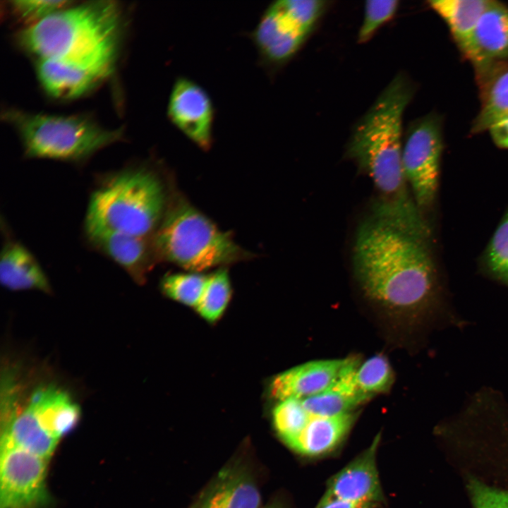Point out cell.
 Wrapping results in <instances>:
<instances>
[{
	"label": "cell",
	"mask_w": 508,
	"mask_h": 508,
	"mask_svg": "<svg viewBox=\"0 0 508 508\" xmlns=\"http://www.w3.org/2000/svg\"><path fill=\"white\" fill-rule=\"evenodd\" d=\"M425 226L408 197L382 199L358 224L352 249L355 277L365 296L392 310L418 314L430 306L435 269Z\"/></svg>",
	"instance_id": "obj_1"
},
{
	"label": "cell",
	"mask_w": 508,
	"mask_h": 508,
	"mask_svg": "<svg viewBox=\"0 0 508 508\" xmlns=\"http://www.w3.org/2000/svg\"><path fill=\"white\" fill-rule=\"evenodd\" d=\"M122 31L119 6L113 1L69 6L30 25L18 36L37 59H52L113 68Z\"/></svg>",
	"instance_id": "obj_2"
},
{
	"label": "cell",
	"mask_w": 508,
	"mask_h": 508,
	"mask_svg": "<svg viewBox=\"0 0 508 508\" xmlns=\"http://www.w3.org/2000/svg\"><path fill=\"white\" fill-rule=\"evenodd\" d=\"M414 90L398 73L355 126L346 150L376 188L387 198L406 195L402 169V120Z\"/></svg>",
	"instance_id": "obj_3"
},
{
	"label": "cell",
	"mask_w": 508,
	"mask_h": 508,
	"mask_svg": "<svg viewBox=\"0 0 508 508\" xmlns=\"http://www.w3.org/2000/svg\"><path fill=\"white\" fill-rule=\"evenodd\" d=\"M168 207L164 186L152 170L128 167L104 175L90 194L84 226L152 237Z\"/></svg>",
	"instance_id": "obj_4"
},
{
	"label": "cell",
	"mask_w": 508,
	"mask_h": 508,
	"mask_svg": "<svg viewBox=\"0 0 508 508\" xmlns=\"http://www.w3.org/2000/svg\"><path fill=\"white\" fill-rule=\"evenodd\" d=\"M157 258L194 272L234 263L250 254L182 198L168 205L152 236Z\"/></svg>",
	"instance_id": "obj_5"
},
{
	"label": "cell",
	"mask_w": 508,
	"mask_h": 508,
	"mask_svg": "<svg viewBox=\"0 0 508 508\" xmlns=\"http://www.w3.org/2000/svg\"><path fill=\"white\" fill-rule=\"evenodd\" d=\"M5 119L17 131L28 158L80 163L123 137L122 130L105 128L85 115L10 109Z\"/></svg>",
	"instance_id": "obj_6"
},
{
	"label": "cell",
	"mask_w": 508,
	"mask_h": 508,
	"mask_svg": "<svg viewBox=\"0 0 508 508\" xmlns=\"http://www.w3.org/2000/svg\"><path fill=\"white\" fill-rule=\"evenodd\" d=\"M442 151V123L438 116L430 114L409 125L402 149V169L421 207L429 206L435 198Z\"/></svg>",
	"instance_id": "obj_7"
},
{
	"label": "cell",
	"mask_w": 508,
	"mask_h": 508,
	"mask_svg": "<svg viewBox=\"0 0 508 508\" xmlns=\"http://www.w3.org/2000/svg\"><path fill=\"white\" fill-rule=\"evenodd\" d=\"M47 461L1 438L0 508H40L49 501Z\"/></svg>",
	"instance_id": "obj_8"
},
{
	"label": "cell",
	"mask_w": 508,
	"mask_h": 508,
	"mask_svg": "<svg viewBox=\"0 0 508 508\" xmlns=\"http://www.w3.org/2000/svg\"><path fill=\"white\" fill-rule=\"evenodd\" d=\"M167 115L171 123L198 147L210 148L214 108L200 85L187 77L177 78L170 92Z\"/></svg>",
	"instance_id": "obj_9"
},
{
	"label": "cell",
	"mask_w": 508,
	"mask_h": 508,
	"mask_svg": "<svg viewBox=\"0 0 508 508\" xmlns=\"http://www.w3.org/2000/svg\"><path fill=\"white\" fill-rule=\"evenodd\" d=\"M380 442L377 435L372 444L327 482L318 503L341 500L379 506L385 500L376 464Z\"/></svg>",
	"instance_id": "obj_10"
},
{
	"label": "cell",
	"mask_w": 508,
	"mask_h": 508,
	"mask_svg": "<svg viewBox=\"0 0 508 508\" xmlns=\"http://www.w3.org/2000/svg\"><path fill=\"white\" fill-rule=\"evenodd\" d=\"M92 248L114 261L140 284L157 258L152 238L116 232L100 226H84Z\"/></svg>",
	"instance_id": "obj_11"
},
{
	"label": "cell",
	"mask_w": 508,
	"mask_h": 508,
	"mask_svg": "<svg viewBox=\"0 0 508 508\" xmlns=\"http://www.w3.org/2000/svg\"><path fill=\"white\" fill-rule=\"evenodd\" d=\"M464 55L484 83L496 72L497 62L508 59V6L492 1L480 17Z\"/></svg>",
	"instance_id": "obj_12"
},
{
	"label": "cell",
	"mask_w": 508,
	"mask_h": 508,
	"mask_svg": "<svg viewBox=\"0 0 508 508\" xmlns=\"http://www.w3.org/2000/svg\"><path fill=\"white\" fill-rule=\"evenodd\" d=\"M307 36L286 16L278 1L266 8L251 33L260 61L267 68L288 61Z\"/></svg>",
	"instance_id": "obj_13"
},
{
	"label": "cell",
	"mask_w": 508,
	"mask_h": 508,
	"mask_svg": "<svg viewBox=\"0 0 508 508\" xmlns=\"http://www.w3.org/2000/svg\"><path fill=\"white\" fill-rule=\"evenodd\" d=\"M112 68L64 60L37 59L36 73L44 90L52 97L71 99L94 89Z\"/></svg>",
	"instance_id": "obj_14"
},
{
	"label": "cell",
	"mask_w": 508,
	"mask_h": 508,
	"mask_svg": "<svg viewBox=\"0 0 508 508\" xmlns=\"http://www.w3.org/2000/svg\"><path fill=\"white\" fill-rule=\"evenodd\" d=\"M350 358L308 362L278 375L272 382L271 394L279 401L303 399L330 387Z\"/></svg>",
	"instance_id": "obj_15"
},
{
	"label": "cell",
	"mask_w": 508,
	"mask_h": 508,
	"mask_svg": "<svg viewBox=\"0 0 508 508\" xmlns=\"http://www.w3.org/2000/svg\"><path fill=\"white\" fill-rule=\"evenodd\" d=\"M259 490L248 470L223 469L202 492L195 508H260Z\"/></svg>",
	"instance_id": "obj_16"
},
{
	"label": "cell",
	"mask_w": 508,
	"mask_h": 508,
	"mask_svg": "<svg viewBox=\"0 0 508 508\" xmlns=\"http://www.w3.org/2000/svg\"><path fill=\"white\" fill-rule=\"evenodd\" d=\"M5 238L0 258L1 284L11 291L51 293L49 281L33 254L23 243Z\"/></svg>",
	"instance_id": "obj_17"
},
{
	"label": "cell",
	"mask_w": 508,
	"mask_h": 508,
	"mask_svg": "<svg viewBox=\"0 0 508 508\" xmlns=\"http://www.w3.org/2000/svg\"><path fill=\"white\" fill-rule=\"evenodd\" d=\"M28 403L44 428L58 440L73 430L80 418L78 404L55 385L37 388Z\"/></svg>",
	"instance_id": "obj_18"
},
{
	"label": "cell",
	"mask_w": 508,
	"mask_h": 508,
	"mask_svg": "<svg viewBox=\"0 0 508 508\" xmlns=\"http://www.w3.org/2000/svg\"><path fill=\"white\" fill-rule=\"evenodd\" d=\"M358 362L351 358L336 382L316 395L301 399L306 411L314 416H334L351 411L368 400L359 392L356 382Z\"/></svg>",
	"instance_id": "obj_19"
},
{
	"label": "cell",
	"mask_w": 508,
	"mask_h": 508,
	"mask_svg": "<svg viewBox=\"0 0 508 508\" xmlns=\"http://www.w3.org/2000/svg\"><path fill=\"white\" fill-rule=\"evenodd\" d=\"M355 421L351 413L334 416H314L291 448L308 456H317L334 449L344 439Z\"/></svg>",
	"instance_id": "obj_20"
},
{
	"label": "cell",
	"mask_w": 508,
	"mask_h": 508,
	"mask_svg": "<svg viewBox=\"0 0 508 508\" xmlns=\"http://www.w3.org/2000/svg\"><path fill=\"white\" fill-rule=\"evenodd\" d=\"M492 2L490 0H431L428 4L445 21L464 54L480 17Z\"/></svg>",
	"instance_id": "obj_21"
},
{
	"label": "cell",
	"mask_w": 508,
	"mask_h": 508,
	"mask_svg": "<svg viewBox=\"0 0 508 508\" xmlns=\"http://www.w3.org/2000/svg\"><path fill=\"white\" fill-rule=\"evenodd\" d=\"M483 87L481 107L471 128L473 133L488 131L508 117V69L495 74Z\"/></svg>",
	"instance_id": "obj_22"
},
{
	"label": "cell",
	"mask_w": 508,
	"mask_h": 508,
	"mask_svg": "<svg viewBox=\"0 0 508 508\" xmlns=\"http://www.w3.org/2000/svg\"><path fill=\"white\" fill-rule=\"evenodd\" d=\"M231 294L229 276L222 268L207 276L201 297L195 308L205 320L214 322L225 310Z\"/></svg>",
	"instance_id": "obj_23"
},
{
	"label": "cell",
	"mask_w": 508,
	"mask_h": 508,
	"mask_svg": "<svg viewBox=\"0 0 508 508\" xmlns=\"http://www.w3.org/2000/svg\"><path fill=\"white\" fill-rule=\"evenodd\" d=\"M310 418L301 399H297L280 401L272 412L277 433L289 447L301 435Z\"/></svg>",
	"instance_id": "obj_24"
},
{
	"label": "cell",
	"mask_w": 508,
	"mask_h": 508,
	"mask_svg": "<svg viewBox=\"0 0 508 508\" xmlns=\"http://www.w3.org/2000/svg\"><path fill=\"white\" fill-rule=\"evenodd\" d=\"M394 380L387 358L375 355L358 365L356 382L361 394L368 399L373 395L387 391Z\"/></svg>",
	"instance_id": "obj_25"
},
{
	"label": "cell",
	"mask_w": 508,
	"mask_h": 508,
	"mask_svg": "<svg viewBox=\"0 0 508 508\" xmlns=\"http://www.w3.org/2000/svg\"><path fill=\"white\" fill-rule=\"evenodd\" d=\"M207 279V276L198 272L172 274L163 278L161 288L169 298L195 307L201 297Z\"/></svg>",
	"instance_id": "obj_26"
},
{
	"label": "cell",
	"mask_w": 508,
	"mask_h": 508,
	"mask_svg": "<svg viewBox=\"0 0 508 508\" xmlns=\"http://www.w3.org/2000/svg\"><path fill=\"white\" fill-rule=\"evenodd\" d=\"M286 16L303 32L308 35L326 8L320 0L278 1Z\"/></svg>",
	"instance_id": "obj_27"
},
{
	"label": "cell",
	"mask_w": 508,
	"mask_h": 508,
	"mask_svg": "<svg viewBox=\"0 0 508 508\" xmlns=\"http://www.w3.org/2000/svg\"><path fill=\"white\" fill-rule=\"evenodd\" d=\"M398 0H370L365 3L364 18L358 33V42H368L384 23L396 13Z\"/></svg>",
	"instance_id": "obj_28"
},
{
	"label": "cell",
	"mask_w": 508,
	"mask_h": 508,
	"mask_svg": "<svg viewBox=\"0 0 508 508\" xmlns=\"http://www.w3.org/2000/svg\"><path fill=\"white\" fill-rule=\"evenodd\" d=\"M488 262L492 272L508 283V214L492 236L488 252Z\"/></svg>",
	"instance_id": "obj_29"
},
{
	"label": "cell",
	"mask_w": 508,
	"mask_h": 508,
	"mask_svg": "<svg viewBox=\"0 0 508 508\" xmlns=\"http://www.w3.org/2000/svg\"><path fill=\"white\" fill-rule=\"evenodd\" d=\"M72 3L68 1H13L11 2V7L20 19L32 25Z\"/></svg>",
	"instance_id": "obj_30"
},
{
	"label": "cell",
	"mask_w": 508,
	"mask_h": 508,
	"mask_svg": "<svg viewBox=\"0 0 508 508\" xmlns=\"http://www.w3.org/2000/svg\"><path fill=\"white\" fill-rule=\"evenodd\" d=\"M468 488L474 508H508V490L477 479L470 480Z\"/></svg>",
	"instance_id": "obj_31"
},
{
	"label": "cell",
	"mask_w": 508,
	"mask_h": 508,
	"mask_svg": "<svg viewBox=\"0 0 508 508\" xmlns=\"http://www.w3.org/2000/svg\"><path fill=\"white\" fill-rule=\"evenodd\" d=\"M488 131L496 145L508 149V117L492 125Z\"/></svg>",
	"instance_id": "obj_32"
},
{
	"label": "cell",
	"mask_w": 508,
	"mask_h": 508,
	"mask_svg": "<svg viewBox=\"0 0 508 508\" xmlns=\"http://www.w3.org/2000/svg\"><path fill=\"white\" fill-rule=\"evenodd\" d=\"M378 506L368 503H354L341 500H332L325 503H318L316 508H377Z\"/></svg>",
	"instance_id": "obj_33"
},
{
	"label": "cell",
	"mask_w": 508,
	"mask_h": 508,
	"mask_svg": "<svg viewBox=\"0 0 508 508\" xmlns=\"http://www.w3.org/2000/svg\"><path fill=\"white\" fill-rule=\"evenodd\" d=\"M260 508H284L282 507V504L277 502H273L271 503H269L265 507H260Z\"/></svg>",
	"instance_id": "obj_34"
}]
</instances>
